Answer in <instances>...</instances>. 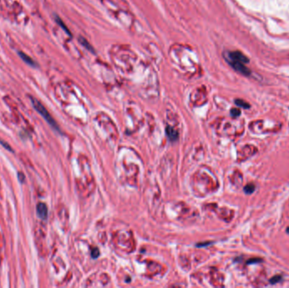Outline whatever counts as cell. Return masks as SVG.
I'll return each instance as SVG.
<instances>
[{"label":"cell","mask_w":289,"mask_h":288,"mask_svg":"<svg viewBox=\"0 0 289 288\" xmlns=\"http://www.w3.org/2000/svg\"><path fill=\"white\" fill-rule=\"evenodd\" d=\"M30 101H31V103H32V106H34V108H35V110L38 112V113L41 114V116L43 117V118H44V119H45V120H46L47 123L50 124L52 127L55 128L56 130H59L58 125H57V124H56V122L54 121V119L53 118V117L50 115V113L48 112V111H47V109L44 107V106L41 104V102H40L38 100H36V99L34 98V97H31V96H30Z\"/></svg>","instance_id":"cell-1"},{"label":"cell","mask_w":289,"mask_h":288,"mask_svg":"<svg viewBox=\"0 0 289 288\" xmlns=\"http://www.w3.org/2000/svg\"><path fill=\"white\" fill-rule=\"evenodd\" d=\"M227 61L228 62V64L238 73L242 74L243 75L245 76H248L250 75L251 72L250 70L248 69V68L245 66V64H243L241 62H238V61H234V60H229V59H227Z\"/></svg>","instance_id":"cell-2"},{"label":"cell","mask_w":289,"mask_h":288,"mask_svg":"<svg viewBox=\"0 0 289 288\" xmlns=\"http://www.w3.org/2000/svg\"><path fill=\"white\" fill-rule=\"evenodd\" d=\"M227 59L229 60H234L238 62H241L243 64H248L249 62V59L241 52L239 51H233V52H228L227 55Z\"/></svg>","instance_id":"cell-3"},{"label":"cell","mask_w":289,"mask_h":288,"mask_svg":"<svg viewBox=\"0 0 289 288\" xmlns=\"http://www.w3.org/2000/svg\"><path fill=\"white\" fill-rule=\"evenodd\" d=\"M36 213L37 216L42 220H46L47 218V208L44 203H39L36 206Z\"/></svg>","instance_id":"cell-4"},{"label":"cell","mask_w":289,"mask_h":288,"mask_svg":"<svg viewBox=\"0 0 289 288\" xmlns=\"http://www.w3.org/2000/svg\"><path fill=\"white\" fill-rule=\"evenodd\" d=\"M18 54H19L20 58L22 59L26 64H28L29 66H30V67H33V68H36V67H38V64H36V62H35V60H33V59H31L29 55H27L26 53H23V52H19Z\"/></svg>","instance_id":"cell-5"},{"label":"cell","mask_w":289,"mask_h":288,"mask_svg":"<svg viewBox=\"0 0 289 288\" xmlns=\"http://www.w3.org/2000/svg\"><path fill=\"white\" fill-rule=\"evenodd\" d=\"M166 132H167V135L168 136V138L171 140H172V141L177 140V137H178V134H177V132L176 130H173L172 128H170V127H167Z\"/></svg>","instance_id":"cell-6"},{"label":"cell","mask_w":289,"mask_h":288,"mask_svg":"<svg viewBox=\"0 0 289 288\" xmlns=\"http://www.w3.org/2000/svg\"><path fill=\"white\" fill-rule=\"evenodd\" d=\"M55 20H56V22H57V24L59 25V26H60V27H61L62 29H63V30H64L65 32H66V33H67L68 35H71V32H70V30L68 29V27H67V26L65 25V24L64 23V21H63V20H61L60 18L58 17V16H56V17H55Z\"/></svg>","instance_id":"cell-7"},{"label":"cell","mask_w":289,"mask_h":288,"mask_svg":"<svg viewBox=\"0 0 289 288\" xmlns=\"http://www.w3.org/2000/svg\"><path fill=\"white\" fill-rule=\"evenodd\" d=\"M79 41H80V44L82 45L83 47H85V48H86L87 50H89V51H91V52H92V53H94V49H93V47H92V46L89 43L88 41H86L85 38H83V37H80L79 38Z\"/></svg>","instance_id":"cell-8"},{"label":"cell","mask_w":289,"mask_h":288,"mask_svg":"<svg viewBox=\"0 0 289 288\" xmlns=\"http://www.w3.org/2000/svg\"><path fill=\"white\" fill-rule=\"evenodd\" d=\"M255 190V185L254 183H249V184H247L244 188H243V191L245 192V194H253Z\"/></svg>","instance_id":"cell-9"},{"label":"cell","mask_w":289,"mask_h":288,"mask_svg":"<svg viewBox=\"0 0 289 288\" xmlns=\"http://www.w3.org/2000/svg\"><path fill=\"white\" fill-rule=\"evenodd\" d=\"M235 104H236L237 106L243 107L244 109H248V108L250 107V105L248 104V102H246L245 101L241 100V99H237V100H235Z\"/></svg>","instance_id":"cell-10"},{"label":"cell","mask_w":289,"mask_h":288,"mask_svg":"<svg viewBox=\"0 0 289 288\" xmlns=\"http://www.w3.org/2000/svg\"><path fill=\"white\" fill-rule=\"evenodd\" d=\"M282 277L281 276H278V275L277 276H275L272 277V278L270 279V283L272 284V285L277 284V283L280 282V281H282Z\"/></svg>","instance_id":"cell-11"},{"label":"cell","mask_w":289,"mask_h":288,"mask_svg":"<svg viewBox=\"0 0 289 288\" xmlns=\"http://www.w3.org/2000/svg\"><path fill=\"white\" fill-rule=\"evenodd\" d=\"M240 114H241V112H240V110H238V109L233 108V109L231 110V115H232L233 117H238Z\"/></svg>","instance_id":"cell-12"},{"label":"cell","mask_w":289,"mask_h":288,"mask_svg":"<svg viewBox=\"0 0 289 288\" xmlns=\"http://www.w3.org/2000/svg\"><path fill=\"white\" fill-rule=\"evenodd\" d=\"M262 261L261 259H256V258H254V259H248L247 261V264H255V263H260Z\"/></svg>","instance_id":"cell-13"},{"label":"cell","mask_w":289,"mask_h":288,"mask_svg":"<svg viewBox=\"0 0 289 288\" xmlns=\"http://www.w3.org/2000/svg\"><path fill=\"white\" fill-rule=\"evenodd\" d=\"M91 255H92V257H93L94 259L97 258V257L99 256V250H98L97 248H93L92 251H91Z\"/></svg>","instance_id":"cell-14"},{"label":"cell","mask_w":289,"mask_h":288,"mask_svg":"<svg viewBox=\"0 0 289 288\" xmlns=\"http://www.w3.org/2000/svg\"><path fill=\"white\" fill-rule=\"evenodd\" d=\"M287 232H288V233H289V226L288 227V228H287Z\"/></svg>","instance_id":"cell-15"}]
</instances>
